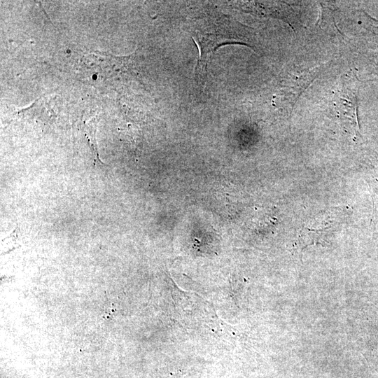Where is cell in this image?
I'll return each instance as SVG.
<instances>
[{
	"instance_id": "cell-1",
	"label": "cell",
	"mask_w": 378,
	"mask_h": 378,
	"mask_svg": "<svg viewBox=\"0 0 378 378\" xmlns=\"http://www.w3.org/2000/svg\"><path fill=\"white\" fill-rule=\"evenodd\" d=\"M358 83L355 74H346L341 77L336 94L335 108L345 130L354 136H360L358 118Z\"/></svg>"
},
{
	"instance_id": "cell-3",
	"label": "cell",
	"mask_w": 378,
	"mask_h": 378,
	"mask_svg": "<svg viewBox=\"0 0 378 378\" xmlns=\"http://www.w3.org/2000/svg\"><path fill=\"white\" fill-rule=\"evenodd\" d=\"M131 57L91 54L84 58L87 79L98 81V85H112L113 80L131 74Z\"/></svg>"
},
{
	"instance_id": "cell-6",
	"label": "cell",
	"mask_w": 378,
	"mask_h": 378,
	"mask_svg": "<svg viewBox=\"0 0 378 378\" xmlns=\"http://www.w3.org/2000/svg\"><path fill=\"white\" fill-rule=\"evenodd\" d=\"M375 223L378 225V187L374 192V214Z\"/></svg>"
},
{
	"instance_id": "cell-5",
	"label": "cell",
	"mask_w": 378,
	"mask_h": 378,
	"mask_svg": "<svg viewBox=\"0 0 378 378\" xmlns=\"http://www.w3.org/2000/svg\"><path fill=\"white\" fill-rule=\"evenodd\" d=\"M321 66L312 68L300 75L289 76L280 94V102L286 110L291 111L303 91L315 79L321 71Z\"/></svg>"
},
{
	"instance_id": "cell-4",
	"label": "cell",
	"mask_w": 378,
	"mask_h": 378,
	"mask_svg": "<svg viewBox=\"0 0 378 378\" xmlns=\"http://www.w3.org/2000/svg\"><path fill=\"white\" fill-rule=\"evenodd\" d=\"M198 46L200 57L195 67V80L200 84H204L206 76V68L211 56L220 46L228 43H242L240 41L225 34H204L192 36Z\"/></svg>"
},
{
	"instance_id": "cell-2",
	"label": "cell",
	"mask_w": 378,
	"mask_h": 378,
	"mask_svg": "<svg viewBox=\"0 0 378 378\" xmlns=\"http://www.w3.org/2000/svg\"><path fill=\"white\" fill-rule=\"evenodd\" d=\"M349 216L346 207H334L318 214L304 224L300 231L301 245L320 243L340 228Z\"/></svg>"
}]
</instances>
